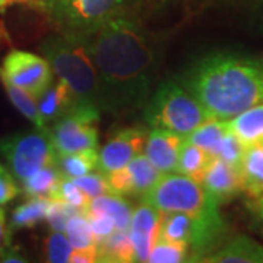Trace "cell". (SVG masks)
Masks as SVG:
<instances>
[{"mask_svg": "<svg viewBox=\"0 0 263 263\" xmlns=\"http://www.w3.org/2000/svg\"><path fill=\"white\" fill-rule=\"evenodd\" d=\"M86 214H98L111 218L117 230L127 231L130 226L133 208L130 202H127L123 195L119 193H107L103 196L94 197L89 200L85 209Z\"/></svg>", "mask_w": 263, "mask_h": 263, "instance_id": "obj_17", "label": "cell"}, {"mask_svg": "<svg viewBox=\"0 0 263 263\" xmlns=\"http://www.w3.org/2000/svg\"><path fill=\"white\" fill-rule=\"evenodd\" d=\"M98 158H100V149L91 148V149L78 151L66 155H59L57 160V168L60 170L62 176L67 179H76L85 176L91 171L98 168Z\"/></svg>", "mask_w": 263, "mask_h": 263, "instance_id": "obj_22", "label": "cell"}, {"mask_svg": "<svg viewBox=\"0 0 263 263\" xmlns=\"http://www.w3.org/2000/svg\"><path fill=\"white\" fill-rule=\"evenodd\" d=\"M51 199L62 200L69 206H72L76 211H81V212H85V209L89 203L88 196L79 189V186L73 180L67 179V177H62V180L59 181Z\"/></svg>", "mask_w": 263, "mask_h": 263, "instance_id": "obj_29", "label": "cell"}, {"mask_svg": "<svg viewBox=\"0 0 263 263\" xmlns=\"http://www.w3.org/2000/svg\"><path fill=\"white\" fill-rule=\"evenodd\" d=\"M183 84L209 119L230 120L263 104V59L215 53L197 62Z\"/></svg>", "mask_w": 263, "mask_h": 263, "instance_id": "obj_2", "label": "cell"}, {"mask_svg": "<svg viewBox=\"0 0 263 263\" xmlns=\"http://www.w3.org/2000/svg\"><path fill=\"white\" fill-rule=\"evenodd\" d=\"M76 184L79 186V189L84 192L85 195L88 196V199H94V197L103 196L107 193H113L110 181H108V176L101 173L100 170H94L85 176L72 179Z\"/></svg>", "mask_w": 263, "mask_h": 263, "instance_id": "obj_31", "label": "cell"}, {"mask_svg": "<svg viewBox=\"0 0 263 263\" xmlns=\"http://www.w3.org/2000/svg\"><path fill=\"white\" fill-rule=\"evenodd\" d=\"M146 138H148V130L139 126L119 130L100 149L97 170L108 176L124 167L135 157L143 152Z\"/></svg>", "mask_w": 263, "mask_h": 263, "instance_id": "obj_10", "label": "cell"}, {"mask_svg": "<svg viewBox=\"0 0 263 263\" xmlns=\"http://www.w3.org/2000/svg\"><path fill=\"white\" fill-rule=\"evenodd\" d=\"M238 168L247 197L263 195V145L246 146Z\"/></svg>", "mask_w": 263, "mask_h": 263, "instance_id": "obj_19", "label": "cell"}, {"mask_svg": "<svg viewBox=\"0 0 263 263\" xmlns=\"http://www.w3.org/2000/svg\"><path fill=\"white\" fill-rule=\"evenodd\" d=\"M246 146L241 143V141L228 129L224 139L221 142V145H219V148H218V152H216L215 157H219V158L228 161L231 164L238 165L240 161H241Z\"/></svg>", "mask_w": 263, "mask_h": 263, "instance_id": "obj_33", "label": "cell"}, {"mask_svg": "<svg viewBox=\"0 0 263 263\" xmlns=\"http://www.w3.org/2000/svg\"><path fill=\"white\" fill-rule=\"evenodd\" d=\"M76 212H81V211H76L72 206H69L67 203L62 202V200L51 199L50 205H48L46 221H47L50 230H53V231H63L65 233L67 221Z\"/></svg>", "mask_w": 263, "mask_h": 263, "instance_id": "obj_32", "label": "cell"}, {"mask_svg": "<svg viewBox=\"0 0 263 263\" xmlns=\"http://www.w3.org/2000/svg\"><path fill=\"white\" fill-rule=\"evenodd\" d=\"M228 129L245 146L263 145V104L254 105L233 119L227 120Z\"/></svg>", "mask_w": 263, "mask_h": 263, "instance_id": "obj_18", "label": "cell"}, {"mask_svg": "<svg viewBox=\"0 0 263 263\" xmlns=\"http://www.w3.org/2000/svg\"><path fill=\"white\" fill-rule=\"evenodd\" d=\"M21 193L18 180L13 177L9 168L0 164V206L13 200Z\"/></svg>", "mask_w": 263, "mask_h": 263, "instance_id": "obj_35", "label": "cell"}, {"mask_svg": "<svg viewBox=\"0 0 263 263\" xmlns=\"http://www.w3.org/2000/svg\"><path fill=\"white\" fill-rule=\"evenodd\" d=\"M13 5H24L28 8H35V9L41 10L43 0H0V12L6 10L9 6H13Z\"/></svg>", "mask_w": 263, "mask_h": 263, "instance_id": "obj_40", "label": "cell"}, {"mask_svg": "<svg viewBox=\"0 0 263 263\" xmlns=\"http://www.w3.org/2000/svg\"><path fill=\"white\" fill-rule=\"evenodd\" d=\"M40 51L54 75L69 85L76 105H89L103 111L100 78L84 37L57 32L40 44Z\"/></svg>", "mask_w": 263, "mask_h": 263, "instance_id": "obj_3", "label": "cell"}, {"mask_svg": "<svg viewBox=\"0 0 263 263\" xmlns=\"http://www.w3.org/2000/svg\"><path fill=\"white\" fill-rule=\"evenodd\" d=\"M37 101L38 111L46 127H50L53 123L62 119L76 105L75 95L72 89L59 78L57 81H53L47 89L38 97Z\"/></svg>", "mask_w": 263, "mask_h": 263, "instance_id": "obj_15", "label": "cell"}, {"mask_svg": "<svg viewBox=\"0 0 263 263\" xmlns=\"http://www.w3.org/2000/svg\"><path fill=\"white\" fill-rule=\"evenodd\" d=\"M0 73L37 100L54 81V72L46 57L21 50H13L5 56Z\"/></svg>", "mask_w": 263, "mask_h": 263, "instance_id": "obj_9", "label": "cell"}, {"mask_svg": "<svg viewBox=\"0 0 263 263\" xmlns=\"http://www.w3.org/2000/svg\"><path fill=\"white\" fill-rule=\"evenodd\" d=\"M65 234L73 249L97 247V241L89 228L88 216L85 212H76L70 216V219L66 224Z\"/></svg>", "mask_w": 263, "mask_h": 263, "instance_id": "obj_28", "label": "cell"}, {"mask_svg": "<svg viewBox=\"0 0 263 263\" xmlns=\"http://www.w3.org/2000/svg\"><path fill=\"white\" fill-rule=\"evenodd\" d=\"M101 85L103 111L114 116L143 110L158 75L160 51L132 13L84 37Z\"/></svg>", "mask_w": 263, "mask_h": 263, "instance_id": "obj_1", "label": "cell"}, {"mask_svg": "<svg viewBox=\"0 0 263 263\" xmlns=\"http://www.w3.org/2000/svg\"><path fill=\"white\" fill-rule=\"evenodd\" d=\"M208 263H263V245L252 237L237 235L208 254Z\"/></svg>", "mask_w": 263, "mask_h": 263, "instance_id": "obj_16", "label": "cell"}, {"mask_svg": "<svg viewBox=\"0 0 263 263\" xmlns=\"http://www.w3.org/2000/svg\"><path fill=\"white\" fill-rule=\"evenodd\" d=\"M50 200L51 199L47 197H27V202L15 208L12 212L10 230H24L38 226L47 216Z\"/></svg>", "mask_w": 263, "mask_h": 263, "instance_id": "obj_24", "label": "cell"}, {"mask_svg": "<svg viewBox=\"0 0 263 263\" xmlns=\"http://www.w3.org/2000/svg\"><path fill=\"white\" fill-rule=\"evenodd\" d=\"M98 262L104 263H130L136 262L135 249L132 245L129 231L116 230L110 237L97 245Z\"/></svg>", "mask_w": 263, "mask_h": 263, "instance_id": "obj_20", "label": "cell"}, {"mask_svg": "<svg viewBox=\"0 0 263 263\" xmlns=\"http://www.w3.org/2000/svg\"><path fill=\"white\" fill-rule=\"evenodd\" d=\"M247 209L252 221V227L263 237V195L257 197H247Z\"/></svg>", "mask_w": 263, "mask_h": 263, "instance_id": "obj_36", "label": "cell"}, {"mask_svg": "<svg viewBox=\"0 0 263 263\" xmlns=\"http://www.w3.org/2000/svg\"><path fill=\"white\" fill-rule=\"evenodd\" d=\"M211 160H212V155H209L206 151L202 149L200 146L192 143L184 138V142L180 148L176 173L200 181Z\"/></svg>", "mask_w": 263, "mask_h": 263, "instance_id": "obj_21", "label": "cell"}, {"mask_svg": "<svg viewBox=\"0 0 263 263\" xmlns=\"http://www.w3.org/2000/svg\"><path fill=\"white\" fill-rule=\"evenodd\" d=\"M160 211L145 202L133 209L127 231L135 249L136 262H148L151 252L160 237Z\"/></svg>", "mask_w": 263, "mask_h": 263, "instance_id": "obj_12", "label": "cell"}, {"mask_svg": "<svg viewBox=\"0 0 263 263\" xmlns=\"http://www.w3.org/2000/svg\"><path fill=\"white\" fill-rule=\"evenodd\" d=\"M162 176L142 152L120 170L108 174L113 193L123 196L142 197L157 184Z\"/></svg>", "mask_w": 263, "mask_h": 263, "instance_id": "obj_11", "label": "cell"}, {"mask_svg": "<svg viewBox=\"0 0 263 263\" xmlns=\"http://www.w3.org/2000/svg\"><path fill=\"white\" fill-rule=\"evenodd\" d=\"M208 119L195 95L177 81L161 84L143 107V120L151 129L176 132L184 138Z\"/></svg>", "mask_w": 263, "mask_h": 263, "instance_id": "obj_5", "label": "cell"}, {"mask_svg": "<svg viewBox=\"0 0 263 263\" xmlns=\"http://www.w3.org/2000/svg\"><path fill=\"white\" fill-rule=\"evenodd\" d=\"M227 132H228L227 120L208 119L202 124H199L190 135H187L186 139L206 151L209 155L215 157Z\"/></svg>", "mask_w": 263, "mask_h": 263, "instance_id": "obj_23", "label": "cell"}, {"mask_svg": "<svg viewBox=\"0 0 263 263\" xmlns=\"http://www.w3.org/2000/svg\"><path fill=\"white\" fill-rule=\"evenodd\" d=\"M73 247L63 231H53L47 235L44 241V254L46 260L50 263L69 262Z\"/></svg>", "mask_w": 263, "mask_h": 263, "instance_id": "obj_30", "label": "cell"}, {"mask_svg": "<svg viewBox=\"0 0 263 263\" xmlns=\"http://www.w3.org/2000/svg\"><path fill=\"white\" fill-rule=\"evenodd\" d=\"M263 27V0H230Z\"/></svg>", "mask_w": 263, "mask_h": 263, "instance_id": "obj_37", "label": "cell"}, {"mask_svg": "<svg viewBox=\"0 0 263 263\" xmlns=\"http://www.w3.org/2000/svg\"><path fill=\"white\" fill-rule=\"evenodd\" d=\"M183 142L184 136L176 132L151 129L143 148V154L161 174L173 173L177 168L180 148Z\"/></svg>", "mask_w": 263, "mask_h": 263, "instance_id": "obj_14", "label": "cell"}, {"mask_svg": "<svg viewBox=\"0 0 263 263\" xmlns=\"http://www.w3.org/2000/svg\"><path fill=\"white\" fill-rule=\"evenodd\" d=\"M0 155L19 183L29 179L40 170L57 165L59 160L50 129L38 127L0 139Z\"/></svg>", "mask_w": 263, "mask_h": 263, "instance_id": "obj_7", "label": "cell"}, {"mask_svg": "<svg viewBox=\"0 0 263 263\" xmlns=\"http://www.w3.org/2000/svg\"><path fill=\"white\" fill-rule=\"evenodd\" d=\"M62 173L57 165H50L37 171L34 176L21 183L22 193L25 197H47L51 199L59 181L62 180Z\"/></svg>", "mask_w": 263, "mask_h": 263, "instance_id": "obj_26", "label": "cell"}, {"mask_svg": "<svg viewBox=\"0 0 263 263\" xmlns=\"http://www.w3.org/2000/svg\"><path fill=\"white\" fill-rule=\"evenodd\" d=\"M101 110L89 105H75L48 129L59 155L98 148Z\"/></svg>", "mask_w": 263, "mask_h": 263, "instance_id": "obj_8", "label": "cell"}, {"mask_svg": "<svg viewBox=\"0 0 263 263\" xmlns=\"http://www.w3.org/2000/svg\"><path fill=\"white\" fill-rule=\"evenodd\" d=\"M200 181L219 203H227L231 199L245 193L238 165L219 157H212Z\"/></svg>", "mask_w": 263, "mask_h": 263, "instance_id": "obj_13", "label": "cell"}, {"mask_svg": "<svg viewBox=\"0 0 263 263\" xmlns=\"http://www.w3.org/2000/svg\"><path fill=\"white\" fill-rule=\"evenodd\" d=\"M10 227L6 222V212L3 208H0V256L10 247Z\"/></svg>", "mask_w": 263, "mask_h": 263, "instance_id": "obj_39", "label": "cell"}, {"mask_svg": "<svg viewBox=\"0 0 263 263\" xmlns=\"http://www.w3.org/2000/svg\"><path fill=\"white\" fill-rule=\"evenodd\" d=\"M149 263H181L190 262V247L181 241H173L158 237L149 257Z\"/></svg>", "mask_w": 263, "mask_h": 263, "instance_id": "obj_27", "label": "cell"}, {"mask_svg": "<svg viewBox=\"0 0 263 263\" xmlns=\"http://www.w3.org/2000/svg\"><path fill=\"white\" fill-rule=\"evenodd\" d=\"M86 216H88L89 228L92 231V235H94L97 245L104 241L107 237H110L117 230L116 226H114L113 219L108 218V216L98 215V214H86Z\"/></svg>", "mask_w": 263, "mask_h": 263, "instance_id": "obj_34", "label": "cell"}, {"mask_svg": "<svg viewBox=\"0 0 263 263\" xmlns=\"http://www.w3.org/2000/svg\"><path fill=\"white\" fill-rule=\"evenodd\" d=\"M141 199L160 212L187 214L206 226L227 233V224L219 211L221 203L199 180L176 171L167 173Z\"/></svg>", "mask_w": 263, "mask_h": 263, "instance_id": "obj_4", "label": "cell"}, {"mask_svg": "<svg viewBox=\"0 0 263 263\" xmlns=\"http://www.w3.org/2000/svg\"><path fill=\"white\" fill-rule=\"evenodd\" d=\"M0 81H2V85H3L6 94L9 97V100L15 105V108L18 110L19 113L38 129H48V127H46V124H44L41 116H40V111H38L37 98L32 97L29 92H27L25 89L12 84L9 79L5 75H2V73H0Z\"/></svg>", "mask_w": 263, "mask_h": 263, "instance_id": "obj_25", "label": "cell"}, {"mask_svg": "<svg viewBox=\"0 0 263 263\" xmlns=\"http://www.w3.org/2000/svg\"><path fill=\"white\" fill-rule=\"evenodd\" d=\"M139 0H43L44 12L57 32L88 37L114 18L130 13Z\"/></svg>", "mask_w": 263, "mask_h": 263, "instance_id": "obj_6", "label": "cell"}, {"mask_svg": "<svg viewBox=\"0 0 263 263\" xmlns=\"http://www.w3.org/2000/svg\"><path fill=\"white\" fill-rule=\"evenodd\" d=\"M70 263H97L98 262V249H73L70 254Z\"/></svg>", "mask_w": 263, "mask_h": 263, "instance_id": "obj_38", "label": "cell"}]
</instances>
